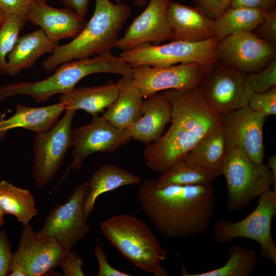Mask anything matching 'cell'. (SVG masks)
Masks as SVG:
<instances>
[{
  "instance_id": "obj_1",
  "label": "cell",
  "mask_w": 276,
  "mask_h": 276,
  "mask_svg": "<svg viewBox=\"0 0 276 276\" xmlns=\"http://www.w3.org/2000/svg\"><path fill=\"white\" fill-rule=\"evenodd\" d=\"M139 185L136 198L141 209L161 234L181 238L209 227L215 203L212 185L158 187L153 178Z\"/></svg>"
},
{
  "instance_id": "obj_2",
  "label": "cell",
  "mask_w": 276,
  "mask_h": 276,
  "mask_svg": "<svg viewBox=\"0 0 276 276\" xmlns=\"http://www.w3.org/2000/svg\"><path fill=\"white\" fill-rule=\"evenodd\" d=\"M161 93L171 103V124L159 139L146 145L143 152L146 165L160 173L218 127L223 117L208 104L199 86Z\"/></svg>"
},
{
  "instance_id": "obj_3",
  "label": "cell",
  "mask_w": 276,
  "mask_h": 276,
  "mask_svg": "<svg viewBox=\"0 0 276 276\" xmlns=\"http://www.w3.org/2000/svg\"><path fill=\"white\" fill-rule=\"evenodd\" d=\"M95 1L94 13L82 31L68 43L57 46L42 61L46 72L65 62L110 52L115 48L121 31L131 16V9L122 3Z\"/></svg>"
},
{
  "instance_id": "obj_4",
  "label": "cell",
  "mask_w": 276,
  "mask_h": 276,
  "mask_svg": "<svg viewBox=\"0 0 276 276\" xmlns=\"http://www.w3.org/2000/svg\"><path fill=\"white\" fill-rule=\"evenodd\" d=\"M112 73L131 77V67L120 56L110 52L93 58L65 62L58 66L48 78L35 82L17 81L0 86V101L17 95L32 97L42 103L56 94H67L83 78L96 73Z\"/></svg>"
},
{
  "instance_id": "obj_5",
  "label": "cell",
  "mask_w": 276,
  "mask_h": 276,
  "mask_svg": "<svg viewBox=\"0 0 276 276\" xmlns=\"http://www.w3.org/2000/svg\"><path fill=\"white\" fill-rule=\"evenodd\" d=\"M100 228L110 243L134 265L155 276L169 275L162 265L167 251L143 220L121 214L102 221Z\"/></svg>"
},
{
  "instance_id": "obj_6",
  "label": "cell",
  "mask_w": 276,
  "mask_h": 276,
  "mask_svg": "<svg viewBox=\"0 0 276 276\" xmlns=\"http://www.w3.org/2000/svg\"><path fill=\"white\" fill-rule=\"evenodd\" d=\"M221 174L227 189V208L231 211L242 210L273 186L276 191L271 171L267 165L256 163L237 148L227 149Z\"/></svg>"
},
{
  "instance_id": "obj_7",
  "label": "cell",
  "mask_w": 276,
  "mask_h": 276,
  "mask_svg": "<svg viewBox=\"0 0 276 276\" xmlns=\"http://www.w3.org/2000/svg\"><path fill=\"white\" fill-rule=\"evenodd\" d=\"M276 214V191L270 190L259 197L256 208L237 222L229 220L215 223L213 235L216 242L224 245L237 238L251 239L260 246L261 255L276 265V243L271 234V224Z\"/></svg>"
},
{
  "instance_id": "obj_8",
  "label": "cell",
  "mask_w": 276,
  "mask_h": 276,
  "mask_svg": "<svg viewBox=\"0 0 276 276\" xmlns=\"http://www.w3.org/2000/svg\"><path fill=\"white\" fill-rule=\"evenodd\" d=\"M218 41L213 38L198 42L171 41L165 44H144L123 51L120 56L131 67H164L189 62L210 64L218 60Z\"/></svg>"
},
{
  "instance_id": "obj_9",
  "label": "cell",
  "mask_w": 276,
  "mask_h": 276,
  "mask_svg": "<svg viewBox=\"0 0 276 276\" xmlns=\"http://www.w3.org/2000/svg\"><path fill=\"white\" fill-rule=\"evenodd\" d=\"M88 181L78 185L63 204L51 209L42 228L36 236L39 239H54L66 251L72 250L90 231L84 214V202Z\"/></svg>"
},
{
  "instance_id": "obj_10",
  "label": "cell",
  "mask_w": 276,
  "mask_h": 276,
  "mask_svg": "<svg viewBox=\"0 0 276 276\" xmlns=\"http://www.w3.org/2000/svg\"><path fill=\"white\" fill-rule=\"evenodd\" d=\"M76 112V110H65L63 117L50 129L36 133L32 175L40 188L56 176L68 149L73 146L72 124Z\"/></svg>"
},
{
  "instance_id": "obj_11",
  "label": "cell",
  "mask_w": 276,
  "mask_h": 276,
  "mask_svg": "<svg viewBox=\"0 0 276 276\" xmlns=\"http://www.w3.org/2000/svg\"><path fill=\"white\" fill-rule=\"evenodd\" d=\"M247 74L219 60L209 64L199 85L208 104L222 116L247 106Z\"/></svg>"
},
{
  "instance_id": "obj_12",
  "label": "cell",
  "mask_w": 276,
  "mask_h": 276,
  "mask_svg": "<svg viewBox=\"0 0 276 276\" xmlns=\"http://www.w3.org/2000/svg\"><path fill=\"white\" fill-rule=\"evenodd\" d=\"M67 252L56 240L39 239L30 224L24 225L17 250L13 254L8 275H48L53 273Z\"/></svg>"
},
{
  "instance_id": "obj_13",
  "label": "cell",
  "mask_w": 276,
  "mask_h": 276,
  "mask_svg": "<svg viewBox=\"0 0 276 276\" xmlns=\"http://www.w3.org/2000/svg\"><path fill=\"white\" fill-rule=\"evenodd\" d=\"M209 64L198 62L157 67H131V84L147 98L162 90H184L199 86Z\"/></svg>"
},
{
  "instance_id": "obj_14",
  "label": "cell",
  "mask_w": 276,
  "mask_h": 276,
  "mask_svg": "<svg viewBox=\"0 0 276 276\" xmlns=\"http://www.w3.org/2000/svg\"><path fill=\"white\" fill-rule=\"evenodd\" d=\"M91 116L89 124L73 129V160L66 174L80 168L89 155L112 153L132 139L127 129L114 126L99 114Z\"/></svg>"
},
{
  "instance_id": "obj_15",
  "label": "cell",
  "mask_w": 276,
  "mask_h": 276,
  "mask_svg": "<svg viewBox=\"0 0 276 276\" xmlns=\"http://www.w3.org/2000/svg\"><path fill=\"white\" fill-rule=\"evenodd\" d=\"M275 46L252 32L228 36L218 41V59L246 74L261 71L275 59Z\"/></svg>"
},
{
  "instance_id": "obj_16",
  "label": "cell",
  "mask_w": 276,
  "mask_h": 276,
  "mask_svg": "<svg viewBox=\"0 0 276 276\" xmlns=\"http://www.w3.org/2000/svg\"><path fill=\"white\" fill-rule=\"evenodd\" d=\"M266 117L247 106L222 117L221 127L227 149L235 148L256 163H263V125Z\"/></svg>"
},
{
  "instance_id": "obj_17",
  "label": "cell",
  "mask_w": 276,
  "mask_h": 276,
  "mask_svg": "<svg viewBox=\"0 0 276 276\" xmlns=\"http://www.w3.org/2000/svg\"><path fill=\"white\" fill-rule=\"evenodd\" d=\"M171 0H150L146 9L126 29L115 48L123 51L151 43L159 45L171 40L172 30L167 19V8Z\"/></svg>"
},
{
  "instance_id": "obj_18",
  "label": "cell",
  "mask_w": 276,
  "mask_h": 276,
  "mask_svg": "<svg viewBox=\"0 0 276 276\" xmlns=\"http://www.w3.org/2000/svg\"><path fill=\"white\" fill-rule=\"evenodd\" d=\"M27 22L39 26L49 38L59 41L73 39L83 29L86 24L84 17L67 8H56L49 6L47 0L33 2L26 11Z\"/></svg>"
},
{
  "instance_id": "obj_19",
  "label": "cell",
  "mask_w": 276,
  "mask_h": 276,
  "mask_svg": "<svg viewBox=\"0 0 276 276\" xmlns=\"http://www.w3.org/2000/svg\"><path fill=\"white\" fill-rule=\"evenodd\" d=\"M166 16L172 30L171 41L198 42L215 38L213 20L196 7L171 0Z\"/></svg>"
},
{
  "instance_id": "obj_20",
  "label": "cell",
  "mask_w": 276,
  "mask_h": 276,
  "mask_svg": "<svg viewBox=\"0 0 276 276\" xmlns=\"http://www.w3.org/2000/svg\"><path fill=\"white\" fill-rule=\"evenodd\" d=\"M172 105L162 93L145 98L142 103V116L128 128L132 139L146 145L159 139L171 121Z\"/></svg>"
},
{
  "instance_id": "obj_21",
  "label": "cell",
  "mask_w": 276,
  "mask_h": 276,
  "mask_svg": "<svg viewBox=\"0 0 276 276\" xmlns=\"http://www.w3.org/2000/svg\"><path fill=\"white\" fill-rule=\"evenodd\" d=\"M59 41L51 40L40 28L19 37L7 58L6 75L14 77L30 68L47 53H52Z\"/></svg>"
},
{
  "instance_id": "obj_22",
  "label": "cell",
  "mask_w": 276,
  "mask_h": 276,
  "mask_svg": "<svg viewBox=\"0 0 276 276\" xmlns=\"http://www.w3.org/2000/svg\"><path fill=\"white\" fill-rule=\"evenodd\" d=\"M15 110L6 120L4 114H0V140L8 130L15 128H24L36 133L47 131L56 124L65 109L63 103L58 102L38 107L17 104Z\"/></svg>"
},
{
  "instance_id": "obj_23",
  "label": "cell",
  "mask_w": 276,
  "mask_h": 276,
  "mask_svg": "<svg viewBox=\"0 0 276 276\" xmlns=\"http://www.w3.org/2000/svg\"><path fill=\"white\" fill-rule=\"evenodd\" d=\"M131 77L122 76L117 82L119 94L102 117L114 126L127 129L142 116L143 96L130 82Z\"/></svg>"
},
{
  "instance_id": "obj_24",
  "label": "cell",
  "mask_w": 276,
  "mask_h": 276,
  "mask_svg": "<svg viewBox=\"0 0 276 276\" xmlns=\"http://www.w3.org/2000/svg\"><path fill=\"white\" fill-rule=\"evenodd\" d=\"M141 183V177L128 170L113 164L102 165L93 173L88 181L84 208L85 218L88 219L101 195L124 186Z\"/></svg>"
},
{
  "instance_id": "obj_25",
  "label": "cell",
  "mask_w": 276,
  "mask_h": 276,
  "mask_svg": "<svg viewBox=\"0 0 276 276\" xmlns=\"http://www.w3.org/2000/svg\"><path fill=\"white\" fill-rule=\"evenodd\" d=\"M119 86L112 80L98 86L75 88L71 91L60 95L59 102L65 110H83L91 115L99 114L117 99Z\"/></svg>"
},
{
  "instance_id": "obj_26",
  "label": "cell",
  "mask_w": 276,
  "mask_h": 276,
  "mask_svg": "<svg viewBox=\"0 0 276 276\" xmlns=\"http://www.w3.org/2000/svg\"><path fill=\"white\" fill-rule=\"evenodd\" d=\"M221 124L201 139L187 153L215 178L221 174L227 152V145Z\"/></svg>"
},
{
  "instance_id": "obj_27",
  "label": "cell",
  "mask_w": 276,
  "mask_h": 276,
  "mask_svg": "<svg viewBox=\"0 0 276 276\" xmlns=\"http://www.w3.org/2000/svg\"><path fill=\"white\" fill-rule=\"evenodd\" d=\"M153 179L157 187H162L171 185H212L215 178L187 153L172 163L157 178Z\"/></svg>"
},
{
  "instance_id": "obj_28",
  "label": "cell",
  "mask_w": 276,
  "mask_h": 276,
  "mask_svg": "<svg viewBox=\"0 0 276 276\" xmlns=\"http://www.w3.org/2000/svg\"><path fill=\"white\" fill-rule=\"evenodd\" d=\"M265 12L229 7L213 20L215 38L220 41L228 36L252 32L262 21Z\"/></svg>"
},
{
  "instance_id": "obj_29",
  "label": "cell",
  "mask_w": 276,
  "mask_h": 276,
  "mask_svg": "<svg viewBox=\"0 0 276 276\" xmlns=\"http://www.w3.org/2000/svg\"><path fill=\"white\" fill-rule=\"evenodd\" d=\"M35 204L34 197L29 190L6 180L0 181V207L5 215H13L23 226L26 225L37 215Z\"/></svg>"
},
{
  "instance_id": "obj_30",
  "label": "cell",
  "mask_w": 276,
  "mask_h": 276,
  "mask_svg": "<svg viewBox=\"0 0 276 276\" xmlns=\"http://www.w3.org/2000/svg\"><path fill=\"white\" fill-rule=\"evenodd\" d=\"M258 259L256 251L236 244L228 250V259L222 267L200 273H189L182 266L183 276H249L254 272Z\"/></svg>"
},
{
  "instance_id": "obj_31",
  "label": "cell",
  "mask_w": 276,
  "mask_h": 276,
  "mask_svg": "<svg viewBox=\"0 0 276 276\" xmlns=\"http://www.w3.org/2000/svg\"><path fill=\"white\" fill-rule=\"evenodd\" d=\"M27 22L19 15H7L0 26V74H6L7 58L19 37L20 31Z\"/></svg>"
},
{
  "instance_id": "obj_32",
  "label": "cell",
  "mask_w": 276,
  "mask_h": 276,
  "mask_svg": "<svg viewBox=\"0 0 276 276\" xmlns=\"http://www.w3.org/2000/svg\"><path fill=\"white\" fill-rule=\"evenodd\" d=\"M245 85L247 90L257 93L266 91L276 85V59L272 60L261 71L247 74Z\"/></svg>"
},
{
  "instance_id": "obj_33",
  "label": "cell",
  "mask_w": 276,
  "mask_h": 276,
  "mask_svg": "<svg viewBox=\"0 0 276 276\" xmlns=\"http://www.w3.org/2000/svg\"><path fill=\"white\" fill-rule=\"evenodd\" d=\"M247 106L252 110L266 118L276 114V86L261 93L249 90H247Z\"/></svg>"
},
{
  "instance_id": "obj_34",
  "label": "cell",
  "mask_w": 276,
  "mask_h": 276,
  "mask_svg": "<svg viewBox=\"0 0 276 276\" xmlns=\"http://www.w3.org/2000/svg\"><path fill=\"white\" fill-rule=\"evenodd\" d=\"M252 32L260 39L275 46V10L265 11L262 21Z\"/></svg>"
},
{
  "instance_id": "obj_35",
  "label": "cell",
  "mask_w": 276,
  "mask_h": 276,
  "mask_svg": "<svg viewBox=\"0 0 276 276\" xmlns=\"http://www.w3.org/2000/svg\"><path fill=\"white\" fill-rule=\"evenodd\" d=\"M196 7L214 20L229 7L232 0H194Z\"/></svg>"
},
{
  "instance_id": "obj_36",
  "label": "cell",
  "mask_w": 276,
  "mask_h": 276,
  "mask_svg": "<svg viewBox=\"0 0 276 276\" xmlns=\"http://www.w3.org/2000/svg\"><path fill=\"white\" fill-rule=\"evenodd\" d=\"M84 264L83 258L71 250L65 254L59 266L64 276H84L82 269Z\"/></svg>"
},
{
  "instance_id": "obj_37",
  "label": "cell",
  "mask_w": 276,
  "mask_h": 276,
  "mask_svg": "<svg viewBox=\"0 0 276 276\" xmlns=\"http://www.w3.org/2000/svg\"><path fill=\"white\" fill-rule=\"evenodd\" d=\"M94 254L99 264L97 276H131L126 272L120 271L111 266L107 261L106 254L102 245L97 242L94 248Z\"/></svg>"
},
{
  "instance_id": "obj_38",
  "label": "cell",
  "mask_w": 276,
  "mask_h": 276,
  "mask_svg": "<svg viewBox=\"0 0 276 276\" xmlns=\"http://www.w3.org/2000/svg\"><path fill=\"white\" fill-rule=\"evenodd\" d=\"M12 256L9 237L6 231L0 229V276L9 275Z\"/></svg>"
},
{
  "instance_id": "obj_39",
  "label": "cell",
  "mask_w": 276,
  "mask_h": 276,
  "mask_svg": "<svg viewBox=\"0 0 276 276\" xmlns=\"http://www.w3.org/2000/svg\"><path fill=\"white\" fill-rule=\"evenodd\" d=\"M38 0H0V9L6 15H19L25 17L27 10Z\"/></svg>"
},
{
  "instance_id": "obj_40",
  "label": "cell",
  "mask_w": 276,
  "mask_h": 276,
  "mask_svg": "<svg viewBox=\"0 0 276 276\" xmlns=\"http://www.w3.org/2000/svg\"><path fill=\"white\" fill-rule=\"evenodd\" d=\"M230 7L271 11L275 10V0H232Z\"/></svg>"
},
{
  "instance_id": "obj_41",
  "label": "cell",
  "mask_w": 276,
  "mask_h": 276,
  "mask_svg": "<svg viewBox=\"0 0 276 276\" xmlns=\"http://www.w3.org/2000/svg\"><path fill=\"white\" fill-rule=\"evenodd\" d=\"M65 8L75 11L78 15L84 17L86 14L88 5L91 0H59Z\"/></svg>"
},
{
  "instance_id": "obj_42",
  "label": "cell",
  "mask_w": 276,
  "mask_h": 276,
  "mask_svg": "<svg viewBox=\"0 0 276 276\" xmlns=\"http://www.w3.org/2000/svg\"><path fill=\"white\" fill-rule=\"evenodd\" d=\"M267 162V165L271 171L274 183L276 184V156L272 155L269 157Z\"/></svg>"
},
{
  "instance_id": "obj_43",
  "label": "cell",
  "mask_w": 276,
  "mask_h": 276,
  "mask_svg": "<svg viewBox=\"0 0 276 276\" xmlns=\"http://www.w3.org/2000/svg\"><path fill=\"white\" fill-rule=\"evenodd\" d=\"M134 4L137 7H144L147 3V0H133Z\"/></svg>"
},
{
  "instance_id": "obj_44",
  "label": "cell",
  "mask_w": 276,
  "mask_h": 276,
  "mask_svg": "<svg viewBox=\"0 0 276 276\" xmlns=\"http://www.w3.org/2000/svg\"><path fill=\"white\" fill-rule=\"evenodd\" d=\"M4 216L5 214L0 207V227H2L5 224Z\"/></svg>"
},
{
  "instance_id": "obj_45",
  "label": "cell",
  "mask_w": 276,
  "mask_h": 276,
  "mask_svg": "<svg viewBox=\"0 0 276 276\" xmlns=\"http://www.w3.org/2000/svg\"><path fill=\"white\" fill-rule=\"evenodd\" d=\"M6 16L7 15L5 13V12L3 11L1 9H0V26L4 22V20L6 17Z\"/></svg>"
},
{
  "instance_id": "obj_46",
  "label": "cell",
  "mask_w": 276,
  "mask_h": 276,
  "mask_svg": "<svg viewBox=\"0 0 276 276\" xmlns=\"http://www.w3.org/2000/svg\"><path fill=\"white\" fill-rule=\"evenodd\" d=\"M115 1H116V3H122L123 0H115Z\"/></svg>"
}]
</instances>
